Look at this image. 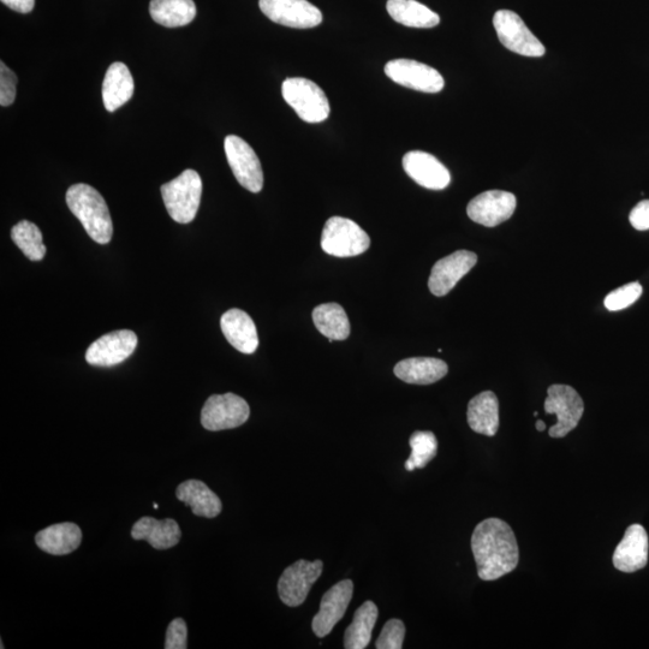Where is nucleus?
I'll use <instances>...</instances> for the list:
<instances>
[{
	"label": "nucleus",
	"instance_id": "f257e3e1",
	"mask_svg": "<svg viewBox=\"0 0 649 649\" xmlns=\"http://www.w3.org/2000/svg\"><path fill=\"white\" fill-rule=\"evenodd\" d=\"M472 551L481 580L494 581L508 575L520 561L515 533L499 518H487L474 529Z\"/></svg>",
	"mask_w": 649,
	"mask_h": 649
},
{
	"label": "nucleus",
	"instance_id": "412c9836",
	"mask_svg": "<svg viewBox=\"0 0 649 649\" xmlns=\"http://www.w3.org/2000/svg\"><path fill=\"white\" fill-rule=\"evenodd\" d=\"M394 372L404 383L431 385L443 379L448 374L449 367L443 360L434 357H412L398 362Z\"/></svg>",
	"mask_w": 649,
	"mask_h": 649
},
{
	"label": "nucleus",
	"instance_id": "4c0bfd02",
	"mask_svg": "<svg viewBox=\"0 0 649 649\" xmlns=\"http://www.w3.org/2000/svg\"><path fill=\"white\" fill-rule=\"evenodd\" d=\"M535 426H537V430H538L539 432H544V431L546 430V425H545V422H544V421L539 420V421L537 422V425H535Z\"/></svg>",
	"mask_w": 649,
	"mask_h": 649
},
{
	"label": "nucleus",
	"instance_id": "473e14b6",
	"mask_svg": "<svg viewBox=\"0 0 649 649\" xmlns=\"http://www.w3.org/2000/svg\"><path fill=\"white\" fill-rule=\"evenodd\" d=\"M404 636H406V625L401 619H390L386 622L375 648L378 649H401L403 647Z\"/></svg>",
	"mask_w": 649,
	"mask_h": 649
},
{
	"label": "nucleus",
	"instance_id": "aec40b11",
	"mask_svg": "<svg viewBox=\"0 0 649 649\" xmlns=\"http://www.w3.org/2000/svg\"><path fill=\"white\" fill-rule=\"evenodd\" d=\"M134 540H145L156 550H168L180 543L182 533L180 526L172 518L156 520L153 517H142L132 529Z\"/></svg>",
	"mask_w": 649,
	"mask_h": 649
},
{
	"label": "nucleus",
	"instance_id": "c85d7f7f",
	"mask_svg": "<svg viewBox=\"0 0 649 649\" xmlns=\"http://www.w3.org/2000/svg\"><path fill=\"white\" fill-rule=\"evenodd\" d=\"M377 621V605L373 601H366L356 610L353 623L345 630L344 648L365 649L371 642L373 629Z\"/></svg>",
	"mask_w": 649,
	"mask_h": 649
},
{
	"label": "nucleus",
	"instance_id": "4468645a",
	"mask_svg": "<svg viewBox=\"0 0 649 649\" xmlns=\"http://www.w3.org/2000/svg\"><path fill=\"white\" fill-rule=\"evenodd\" d=\"M138 347V336L129 330L115 331L100 337L91 344L86 353L89 365L112 367L119 365L133 355Z\"/></svg>",
	"mask_w": 649,
	"mask_h": 649
},
{
	"label": "nucleus",
	"instance_id": "a211bd4d",
	"mask_svg": "<svg viewBox=\"0 0 649 649\" xmlns=\"http://www.w3.org/2000/svg\"><path fill=\"white\" fill-rule=\"evenodd\" d=\"M648 549L646 529L641 525L630 526L613 553V565L623 573H635V571L646 567Z\"/></svg>",
	"mask_w": 649,
	"mask_h": 649
},
{
	"label": "nucleus",
	"instance_id": "39448f33",
	"mask_svg": "<svg viewBox=\"0 0 649 649\" xmlns=\"http://www.w3.org/2000/svg\"><path fill=\"white\" fill-rule=\"evenodd\" d=\"M369 246L371 238L353 220L343 217L327 220L321 235V248L326 254L337 258H351L365 253Z\"/></svg>",
	"mask_w": 649,
	"mask_h": 649
},
{
	"label": "nucleus",
	"instance_id": "9d476101",
	"mask_svg": "<svg viewBox=\"0 0 649 649\" xmlns=\"http://www.w3.org/2000/svg\"><path fill=\"white\" fill-rule=\"evenodd\" d=\"M385 74L397 85L422 93H439L445 86L438 70L412 59H395L385 65Z\"/></svg>",
	"mask_w": 649,
	"mask_h": 649
},
{
	"label": "nucleus",
	"instance_id": "ddd939ff",
	"mask_svg": "<svg viewBox=\"0 0 649 649\" xmlns=\"http://www.w3.org/2000/svg\"><path fill=\"white\" fill-rule=\"evenodd\" d=\"M516 205L514 194L503 190H488L469 202L467 214L473 222L494 228L512 217Z\"/></svg>",
	"mask_w": 649,
	"mask_h": 649
},
{
	"label": "nucleus",
	"instance_id": "2eb2a0df",
	"mask_svg": "<svg viewBox=\"0 0 649 649\" xmlns=\"http://www.w3.org/2000/svg\"><path fill=\"white\" fill-rule=\"evenodd\" d=\"M478 263V255L468 250H458L445 256L433 266L428 288L434 296L448 295L456 284Z\"/></svg>",
	"mask_w": 649,
	"mask_h": 649
},
{
	"label": "nucleus",
	"instance_id": "f704fd0d",
	"mask_svg": "<svg viewBox=\"0 0 649 649\" xmlns=\"http://www.w3.org/2000/svg\"><path fill=\"white\" fill-rule=\"evenodd\" d=\"M188 629L182 618H176L166 630V649H186L188 647Z\"/></svg>",
	"mask_w": 649,
	"mask_h": 649
},
{
	"label": "nucleus",
	"instance_id": "6ab92c4d",
	"mask_svg": "<svg viewBox=\"0 0 649 649\" xmlns=\"http://www.w3.org/2000/svg\"><path fill=\"white\" fill-rule=\"evenodd\" d=\"M223 335L236 350L253 354L259 347L258 330L252 318L241 309H230L220 319Z\"/></svg>",
	"mask_w": 649,
	"mask_h": 649
},
{
	"label": "nucleus",
	"instance_id": "f03ea898",
	"mask_svg": "<svg viewBox=\"0 0 649 649\" xmlns=\"http://www.w3.org/2000/svg\"><path fill=\"white\" fill-rule=\"evenodd\" d=\"M67 205L89 237L99 244L112 240L113 224L103 196L88 184H74L67 192Z\"/></svg>",
	"mask_w": 649,
	"mask_h": 649
},
{
	"label": "nucleus",
	"instance_id": "0eeeda50",
	"mask_svg": "<svg viewBox=\"0 0 649 649\" xmlns=\"http://www.w3.org/2000/svg\"><path fill=\"white\" fill-rule=\"evenodd\" d=\"M498 39L506 49L525 57H543L545 46L529 31L526 23L514 11L499 10L493 17Z\"/></svg>",
	"mask_w": 649,
	"mask_h": 649
},
{
	"label": "nucleus",
	"instance_id": "7ed1b4c3",
	"mask_svg": "<svg viewBox=\"0 0 649 649\" xmlns=\"http://www.w3.org/2000/svg\"><path fill=\"white\" fill-rule=\"evenodd\" d=\"M160 190L170 217L180 224L192 223L198 214L202 195V181L198 172L189 169L183 171Z\"/></svg>",
	"mask_w": 649,
	"mask_h": 649
},
{
	"label": "nucleus",
	"instance_id": "dca6fc26",
	"mask_svg": "<svg viewBox=\"0 0 649 649\" xmlns=\"http://www.w3.org/2000/svg\"><path fill=\"white\" fill-rule=\"evenodd\" d=\"M353 594L354 583L351 580L338 582L324 594L320 603V611L314 616L312 622L315 635L323 639L331 633L347 612Z\"/></svg>",
	"mask_w": 649,
	"mask_h": 649
},
{
	"label": "nucleus",
	"instance_id": "a878e982",
	"mask_svg": "<svg viewBox=\"0 0 649 649\" xmlns=\"http://www.w3.org/2000/svg\"><path fill=\"white\" fill-rule=\"evenodd\" d=\"M387 13L397 23L412 28H434L440 23V17L418 0H389Z\"/></svg>",
	"mask_w": 649,
	"mask_h": 649
},
{
	"label": "nucleus",
	"instance_id": "6e6552de",
	"mask_svg": "<svg viewBox=\"0 0 649 649\" xmlns=\"http://www.w3.org/2000/svg\"><path fill=\"white\" fill-rule=\"evenodd\" d=\"M226 158L238 183L252 193H260L264 187V172L253 148L236 135L226 136Z\"/></svg>",
	"mask_w": 649,
	"mask_h": 649
},
{
	"label": "nucleus",
	"instance_id": "bb28decb",
	"mask_svg": "<svg viewBox=\"0 0 649 649\" xmlns=\"http://www.w3.org/2000/svg\"><path fill=\"white\" fill-rule=\"evenodd\" d=\"M313 321L321 335L329 342L344 341L350 335V323L347 313L338 303H325L313 311Z\"/></svg>",
	"mask_w": 649,
	"mask_h": 649
},
{
	"label": "nucleus",
	"instance_id": "393cba45",
	"mask_svg": "<svg viewBox=\"0 0 649 649\" xmlns=\"http://www.w3.org/2000/svg\"><path fill=\"white\" fill-rule=\"evenodd\" d=\"M468 425L487 437L496 436L499 428V402L492 391L481 392L468 404Z\"/></svg>",
	"mask_w": 649,
	"mask_h": 649
},
{
	"label": "nucleus",
	"instance_id": "7c9ffc66",
	"mask_svg": "<svg viewBox=\"0 0 649 649\" xmlns=\"http://www.w3.org/2000/svg\"><path fill=\"white\" fill-rule=\"evenodd\" d=\"M412 455L408 458L404 467L408 472L415 469H422L430 463L438 452V440L432 432L418 431L413 433L409 439Z\"/></svg>",
	"mask_w": 649,
	"mask_h": 649
},
{
	"label": "nucleus",
	"instance_id": "b1692460",
	"mask_svg": "<svg viewBox=\"0 0 649 649\" xmlns=\"http://www.w3.org/2000/svg\"><path fill=\"white\" fill-rule=\"evenodd\" d=\"M176 496L182 503L190 506L193 514L199 517L214 518L223 509L217 494L199 480L184 481L177 487Z\"/></svg>",
	"mask_w": 649,
	"mask_h": 649
},
{
	"label": "nucleus",
	"instance_id": "f8f14e48",
	"mask_svg": "<svg viewBox=\"0 0 649 649\" xmlns=\"http://www.w3.org/2000/svg\"><path fill=\"white\" fill-rule=\"evenodd\" d=\"M260 10L278 25L309 29L323 22V14L308 0H259Z\"/></svg>",
	"mask_w": 649,
	"mask_h": 649
},
{
	"label": "nucleus",
	"instance_id": "2f4dec72",
	"mask_svg": "<svg viewBox=\"0 0 649 649\" xmlns=\"http://www.w3.org/2000/svg\"><path fill=\"white\" fill-rule=\"evenodd\" d=\"M642 287L640 283L634 282L623 285V287L612 291L606 296L604 305L607 311L618 312L622 309L628 308L642 295Z\"/></svg>",
	"mask_w": 649,
	"mask_h": 649
},
{
	"label": "nucleus",
	"instance_id": "f3484780",
	"mask_svg": "<svg viewBox=\"0 0 649 649\" xmlns=\"http://www.w3.org/2000/svg\"><path fill=\"white\" fill-rule=\"evenodd\" d=\"M403 169L419 186L431 190H443L451 183L446 166L430 153L412 151L403 158Z\"/></svg>",
	"mask_w": 649,
	"mask_h": 649
},
{
	"label": "nucleus",
	"instance_id": "1a4fd4ad",
	"mask_svg": "<svg viewBox=\"0 0 649 649\" xmlns=\"http://www.w3.org/2000/svg\"><path fill=\"white\" fill-rule=\"evenodd\" d=\"M250 409L242 397L235 394L213 395L201 412V424L207 431L232 430L246 424Z\"/></svg>",
	"mask_w": 649,
	"mask_h": 649
},
{
	"label": "nucleus",
	"instance_id": "20e7f679",
	"mask_svg": "<svg viewBox=\"0 0 649 649\" xmlns=\"http://www.w3.org/2000/svg\"><path fill=\"white\" fill-rule=\"evenodd\" d=\"M282 94L284 100L293 107L302 121L321 123L330 116L329 99L323 89L311 80L290 77L283 82Z\"/></svg>",
	"mask_w": 649,
	"mask_h": 649
},
{
	"label": "nucleus",
	"instance_id": "c756f323",
	"mask_svg": "<svg viewBox=\"0 0 649 649\" xmlns=\"http://www.w3.org/2000/svg\"><path fill=\"white\" fill-rule=\"evenodd\" d=\"M11 238L29 260L40 261L45 258L46 247L43 234L34 223L22 220L11 230Z\"/></svg>",
	"mask_w": 649,
	"mask_h": 649
},
{
	"label": "nucleus",
	"instance_id": "9b49d317",
	"mask_svg": "<svg viewBox=\"0 0 649 649\" xmlns=\"http://www.w3.org/2000/svg\"><path fill=\"white\" fill-rule=\"evenodd\" d=\"M323 569V562H307L305 559L290 565L278 581L279 598L289 607L301 606L323 574Z\"/></svg>",
	"mask_w": 649,
	"mask_h": 649
},
{
	"label": "nucleus",
	"instance_id": "cd10ccee",
	"mask_svg": "<svg viewBox=\"0 0 649 649\" xmlns=\"http://www.w3.org/2000/svg\"><path fill=\"white\" fill-rule=\"evenodd\" d=\"M150 14L164 27H183L195 19L196 5L194 0H152Z\"/></svg>",
	"mask_w": 649,
	"mask_h": 649
},
{
	"label": "nucleus",
	"instance_id": "423d86ee",
	"mask_svg": "<svg viewBox=\"0 0 649 649\" xmlns=\"http://www.w3.org/2000/svg\"><path fill=\"white\" fill-rule=\"evenodd\" d=\"M545 412L557 416V424L550 428V436L563 438L579 425L585 413V403L573 387L556 384L547 390Z\"/></svg>",
	"mask_w": 649,
	"mask_h": 649
},
{
	"label": "nucleus",
	"instance_id": "4be33fe9",
	"mask_svg": "<svg viewBox=\"0 0 649 649\" xmlns=\"http://www.w3.org/2000/svg\"><path fill=\"white\" fill-rule=\"evenodd\" d=\"M134 79L127 65L116 62L106 71L103 83V100L105 109L115 112L127 104L134 94Z\"/></svg>",
	"mask_w": 649,
	"mask_h": 649
},
{
	"label": "nucleus",
	"instance_id": "e433bc0d",
	"mask_svg": "<svg viewBox=\"0 0 649 649\" xmlns=\"http://www.w3.org/2000/svg\"><path fill=\"white\" fill-rule=\"evenodd\" d=\"M2 3L16 13L29 14L34 9L35 0H2Z\"/></svg>",
	"mask_w": 649,
	"mask_h": 649
},
{
	"label": "nucleus",
	"instance_id": "72a5a7b5",
	"mask_svg": "<svg viewBox=\"0 0 649 649\" xmlns=\"http://www.w3.org/2000/svg\"><path fill=\"white\" fill-rule=\"evenodd\" d=\"M17 76L4 62L0 63V105L10 106L16 99Z\"/></svg>",
	"mask_w": 649,
	"mask_h": 649
},
{
	"label": "nucleus",
	"instance_id": "c9c22d12",
	"mask_svg": "<svg viewBox=\"0 0 649 649\" xmlns=\"http://www.w3.org/2000/svg\"><path fill=\"white\" fill-rule=\"evenodd\" d=\"M629 220L634 229L649 230V200L639 202L630 212Z\"/></svg>",
	"mask_w": 649,
	"mask_h": 649
},
{
	"label": "nucleus",
	"instance_id": "5701e85b",
	"mask_svg": "<svg viewBox=\"0 0 649 649\" xmlns=\"http://www.w3.org/2000/svg\"><path fill=\"white\" fill-rule=\"evenodd\" d=\"M82 532L75 523L65 522L43 529L35 537L40 550L53 556H64L79 549Z\"/></svg>",
	"mask_w": 649,
	"mask_h": 649
}]
</instances>
